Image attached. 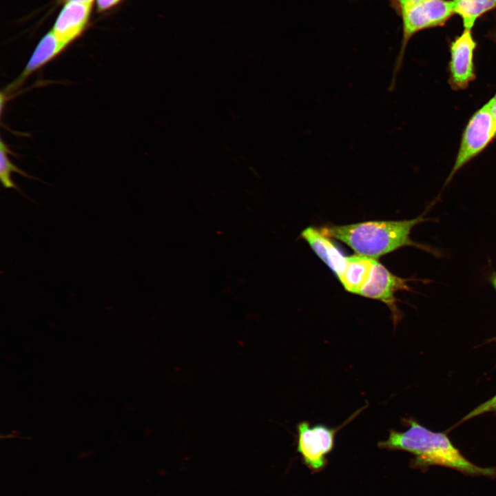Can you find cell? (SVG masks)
Wrapping results in <instances>:
<instances>
[{
    "label": "cell",
    "mask_w": 496,
    "mask_h": 496,
    "mask_svg": "<svg viewBox=\"0 0 496 496\" xmlns=\"http://www.w3.org/2000/svg\"><path fill=\"white\" fill-rule=\"evenodd\" d=\"M66 2H80V3H92L94 0H64Z\"/></svg>",
    "instance_id": "d6986e66"
},
{
    "label": "cell",
    "mask_w": 496,
    "mask_h": 496,
    "mask_svg": "<svg viewBox=\"0 0 496 496\" xmlns=\"http://www.w3.org/2000/svg\"><path fill=\"white\" fill-rule=\"evenodd\" d=\"M391 8L400 17L405 10L424 0H388Z\"/></svg>",
    "instance_id": "9a60e30c"
},
{
    "label": "cell",
    "mask_w": 496,
    "mask_h": 496,
    "mask_svg": "<svg viewBox=\"0 0 496 496\" xmlns=\"http://www.w3.org/2000/svg\"><path fill=\"white\" fill-rule=\"evenodd\" d=\"M301 237L338 279L344 269L347 256L340 252L330 238L322 234L319 229L309 227L302 231Z\"/></svg>",
    "instance_id": "30bf717a"
},
{
    "label": "cell",
    "mask_w": 496,
    "mask_h": 496,
    "mask_svg": "<svg viewBox=\"0 0 496 496\" xmlns=\"http://www.w3.org/2000/svg\"><path fill=\"white\" fill-rule=\"evenodd\" d=\"M404 421L409 428L403 432L390 430L388 438L378 443L380 448L411 453V465L416 468L440 466L470 475H495L494 468L481 467L467 459L445 433L432 431L413 419Z\"/></svg>",
    "instance_id": "6da1fadb"
},
{
    "label": "cell",
    "mask_w": 496,
    "mask_h": 496,
    "mask_svg": "<svg viewBox=\"0 0 496 496\" xmlns=\"http://www.w3.org/2000/svg\"><path fill=\"white\" fill-rule=\"evenodd\" d=\"M411 280L393 274L382 264L375 260L369 278L359 295L380 300L386 304L395 325L402 315L396 304L395 293L399 291H411L408 282Z\"/></svg>",
    "instance_id": "52a82bcc"
},
{
    "label": "cell",
    "mask_w": 496,
    "mask_h": 496,
    "mask_svg": "<svg viewBox=\"0 0 496 496\" xmlns=\"http://www.w3.org/2000/svg\"><path fill=\"white\" fill-rule=\"evenodd\" d=\"M426 220L422 214L409 220L329 225L320 227L319 230L324 236L344 242L356 254L376 259L406 246H414L431 251L428 247L418 244L410 238L412 229Z\"/></svg>",
    "instance_id": "7a4b0ae2"
},
{
    "label": "cell",
    "mask_w": 496,
    "mask_h": 496,
    "mask_svg": "<svg viewBox=\"0 0 496 496\" xmlns=\"http://www.w3.org/2000/svg\"><path fill=\"white\" fill-rule=\"evenodd\" d=\"M488 412H496V395L471 411L462 421L464 422Z\"/></svg>",
    "instance_id": "5bb4252c"
},
{
    "label": "cell",
    "mask_w": 496,
    "mask_h": 496,
    "mask_svg": "<svg viewBox=\"0 0 496 496\" xmlns=\"http://www.w3.org/2000/svg\"><path fill=\"white\" fill-rule=\"evenodd\" d=\"M92 3L66 2L59 14L52 31L56 37L70 45L85 28Z\"/></svg>",
    "instance_id": "ba28073f"
},
{
    "label": "cell",
    "mask_w": 496,
    "mask_h": 496,
    "mask_svg": "<svg viewBox=\"0 0 496 496\" xmlns=\"http://www.w3.org/2000/svg\"><path fill=\"white\" fill-rule=\"evenodd\" d=\"M491 99H492V101H493L492 111H493V114L495 122H496V93Z\"/></svg>",
    "instance_id": "e0dca14e"
},
{
    "label": "cell",
    "mask_w": 496,
    "mask_h": 496,
    "mask_svg": "<svg viewBox=\"0 0 496 496\" xmlns=\"http://www.w3.org/2000/svg\"><path fill=\"white\" fill-rule=\"evenodd\" d=\"M490 38L496 42V32L490 34Z\"/></svg>",
    "instance_id": "ffe728a7"
},
{
    "label": "cell",
    "mask_w": 496,
    "mask_h": 496,
    "mask_svg": "<svg viewBox=\"0 0 496 496\" xmlns=\"http://www.w3.org/2000/svg\"><path fill=\"white\" fill-rule=\"evenodd\" d=\"M477 43L472 30L464 29L449 45L448 84L455 91L466 90L476 79L475 52Z\"/></svg>",
    "instance_id": "8992f818"
},
{
    "label": "cell",
    "mask_w": 496,
    "mask_h": 496,
    "mask_svg": "<svg viewBox=\"0 0 496 496\" xmlns=\"http://www.w3.org/2000/svg\"><path fill=\"white\" fill-rule=\"evenodd\" d=\"M374 260L358 254L347 256L344 269L338 278L346 291L360 294L369 278Z\"/></svg>",
    "instance_id": "8fae6325"
},
{
    "label": "cell",
    "mask_w": 496,
    "mask_h": 496,
    "mask_svg": "<svg viewBox=\"0 0 496 496\" xmlns=\"http://www.w3.org/2000/svg\"><path fill=\"white\" fill-rule=\"evenodd\" d=\"M452 3L454 13L468 30L473 29L479 18L496 9V0H452Z\"/></svg>",
    "instance_id": "7c38bea8"
},
{
    "label": "cell",
    "mask_w": 496,
    "mask_h": 496,
    "mask_svg": "<svg viewBox=\"0 0 496 496\" xmlns=\"http://www.w3.org/2000/svg\"><path fill=\"white\" fill-rule=\"evenodd\" d=\"M492 104V99H490L473 113L467 122L453 166L444 186L450 183L460 169L481 154L496 138V122Z\"/></svg>",
    "instance_id": "277c9868"
},
{
    "label": "cell",
    "mask_w": 496,
    "mask_h": 496,
    "mask_svg": "<svg viewBox=\"0 0 496 496\" xmlns=\"http://www.w3.org/2000/svg\"><path fill=\"white\" fill-rule=\"evenodd\" d=\"M338 428H329L323 424L311 426L307 421L297 425V451L304 463L313 471H320L327 464V455L334 446L335 435Z\"/></svg>",
    "instance_id": "5b68a950"
},
{
    "label": "cell",
    "mask_w": 496,
    "mask_h": 496,
    "mask_svg": "<svg viewBox=\"0 0 496 496\" xmlns=\"http://www.w3.org/2000/svg\"><path fill=\"white\" fill-rule=\"evenodd\" d=\"M454 14L452 1L424 0L409 8L399 17L402 19V37L389 91L395 88L406 49L412 37L421 31L444 26Z\"/></svg>",
    "instance_id": "3957f363"
},
{
    "label": "cell",
    "mask_w": 496,
    "mask_h": 496,
    "mask_svg": "<svg viewBox=\"0 0 496 496\" xmlns=\"http://www.w3.org/2000/svg\"><path fill=\"white\" fill-rule=\"evenodd\" d=\"M10 152H11L10 151L8 145L1 139L0 142V178L1 184L4 188L14 189L28 198V196H25L20 188L14 183L12 179L11 174L12 172H15L28 178H36L29 175L15 165L8 157V154Z\"/></svg>",
    "instance_id": "4fadbf2b"
},
{
    "label": "cell",
    "mask_w": 496,
    "mask_h": 496,
    "mask_svg": "<svg viewBox=\"0 0 496 496\" xmlns=\"http://www.w3.org/2000/svg\"><path fill=\"white\" fill-rule=\"evenodd\" d=\"M490 282L496 291V273H493L490 277Z\"/></svg>",
    "instance_id": "ac0fdd59"
},
{
    "label": "cell",
    "mask_w": 496,
    "mask_h": 496,
    "mask_svg": "<svg viewBox=\"0 0 496 496\" xmlns=\"http://www.w3.org/2000/svg\"><path fill=\"white\" fill-rule=\"evenodd\" d=\"M67 46L56 37L52 30L46 33L38 43L21 74L1 94L6 96L18 89L30 74L55 59Z\"/></svg>",
    "instance_id": "9c48e42d"
},
{
    "label": "cell",
    "mask_w": 496,
    "mask_h": 496,
    "mask_svg": "<svg viewBox=\"0 0 496 496\" xmlns=\"http://www.w3.org/2000/svg\"><path fill=\"white\" fill-rule=\"evenodd\" d=\"M99 11L106 10L116 5L121 0H96Z\"/></svg>",
    "instance_id": "2e32d148"
}]
</instances>
